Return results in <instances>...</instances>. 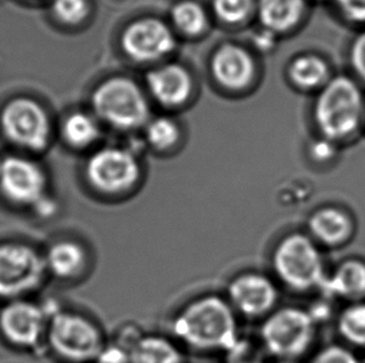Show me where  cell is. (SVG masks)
<instances>
[{
  "instance_id": "cell-27",
  "label": "cell",
  "mask_w": 365,
  "mask_h": 363,
  "mask_svg": "<svg viewBox=\"0 0 365 363\" xmlns=\"http://www.w3.org/2000/svg\"><path fill=\"white\" fill-rule=\"evenodd\" d=\"M253 0H213V10L227 24H240L250 16Z\"/></svg>"
},
{
  "instance_id": "cell-21",
  "label": "cell",
  "mask_w": 365,
  "mask_h": 363,
  "mask_svg": "<svg viewBox=\"0 0 365 363\" xmlns=\"http://www.w3.org/2000/svg\"><path fill=\"white\" fill-rule=\"evenodd\" d=\"M128 363H185L178 344L160 335H141L130 349Z\"/></svg>"
},
{
  "instance_id": "cell-31",
  "label": "cell",
  "mask_w": 365,
  "mask_h": 363,
  "mask_svg": "<svg viewBox=\"0 0 365 363\" xmlns=\"http://www.w3.org/2000/svg\"><path fill=\"white\" fill-rule=\"evenodd\" d=\"M349 63L356 80L365 85V29L351 41Z\"/></svg>"
},
{
  "instance_id": "cell-19",
  "label": "cell",
  "mask_w": 365,
  "mask_h": 363,
  "mask_svg": "<svg viewBox=\"0 0 365 363\" xmlns=\"http://www.w3.org/2000/svg\"><path fill=\"white\" fill-rule=\"evenodd\" d=\"M306 10L307 0H258L262 24L274 34L294 29L303 19Z\"/></svg>"
},
{
  "instance_id": "cell-28",
  "label": "cell",
  "mask_w": 365,
  "mask_h": 363,
  "mask_svg": "<svg viewBox=\"0 0 365 363\" xmlns=\"http://www.w3.org/2000/svg\"><path fill=\"white\" fill-rule=\"evenodd\" d=\"M53 11L64 24L78 25L89 15V3L88 0H54Z\"/></svg>"
},
{
  "instance_id": "cell-29",
  "label": "cell",
  "mask_w": 365,
  "mask_h": 363,
  "mask_svg": "<svg viewBox=\"0 0 365 363\" xmlns=\"http://www.w3.org/2000/svg\"><path fill=\"white\" fill-rule=\"evenodd\" d=\"M309 363H361V359L346 344H331L318 349Z\"/></svg>"
},
{
  "instance_id": "cell-30",
  "label": "cell",
  "mask_w": 365,
  "mask_h": 363,
  "mask_svg": "<svg viewBox=\"0 0 365 363\" xmlns=\"http://www.w3.org/2000/svg\"><path fill=\"white\" fill-rule=\"evenodd\" d=\"M336 8L343 19L365 28V0H326Z\"/></svg>"
},
{
  "instance_id": "cell-35",
  "label": "cell",
  "mask_w": 365,
  "mask_h": 363,
  "mask_svg": "<svg viewBox=\"0 0 365 363\" xmlns=\"http://www.w3.org/2000/svg\"><path fill=\"white\" fill-rule=\"evenodd\" d=\"M273 363H299L298 361H294V359H274V362Z\"/></svg>"
},
{
  "instance_id": "cell-5",
  "label": "cell",
  "mask_w": 365,
  "mask_h": 363,
  "mask_svg": "<svg viewBox=\"0 0 365 363\" xmlns=\"http://www.w3.org/2000/svg\"><path fill=\"white\" fill-rule=\"evenodd\" d=\"M45 339L53 354L69 363L96 362L106 344L99 325L73 311L51 314Z\"/></svg>"
},
{
  "instance_id": "cell-26",
  "label": "cell",
  "mask_w": 365,
  "mask_h": 363,
  "mask_svg": "<svg viewBox=\"0 0 365 363\" xmlns=\"http://www.w3.org/2000/svg\"><path fill=\"white\" fill-rule=\"evenodd\" d=\"M225 363H266V351L261 342L240 337L231 349H227Z\"/></svg>"
},
{
  "instance_id": "cell-6",
  "label": "cell",
  "mask_w": 365,
  "mask_h": 363,
  "mask_svg": "<svg viewBox=\"0 0 365 363\" xmlns=\"http://www.w3.org/2000/svg\"><path fill=\"white\" fill-rule=\"evenodd\" d=\"M93 106L98 117L113 127L133 130L150 117L148 100L133 80L111 78L95 90Z\"/></svg>"
},
{
  "instance_id": "cell-3",
  "label": "cell",
  "mask_w": 365,
  "mask_h": 363,
  "mask_svg": "<svg viewBox=\"0 0 365 363\" xmlns=\"http://www.w3.org/2000/svg\"><path fill=\"white\" fill-rule=\"evenodd\" d=\"M271 264L278 281L301 294L321 289L327 276L321 248L308 233L282 236L272 251Z\"/></svg>"
},
{
  "instance_id": "cell-18",
  "label": "cell",
  "mask_w": 365,
  "mask_h": 363,
  "mask_svg": "<svg viewBox=\"0 0 365 363\" xmlns=\"http://www.w3.org/2000/svg\"><path fill=\"white\" fill-rule=\"evenodd\" d=\"M48 274L59 280H73L83 275L89 254L83 244L73 239H60L48 248L44 254Z\"/></svg>"
},
{
  "instance_id": "cell-20",
  "label": "cell",
  "mask_w": 365,
  "mask_h": 363,
  "mask_svg": "<svg viewBox=\"0 0 365 363\" xmlns=\"http://www.w3.org/2000/svg\"><path fill=\"white\" fill-rule=\"evenodd\" d=\"M288 76L292 84L304 91H319L333 78L331 66L326 60L311 53L299 55L292 61Z\"/></svg>"
},
{
  "instance_id": "cell-9",
  "label": "cell",
  "mask_w": 365,
  "mask_h": 363,
  "mask_svg": "<svg viewBox=\"0 0 365 363\" xmlns=\"http://www.w3.org/2000/svg\"><path fill=\"white\" fill-rule=\"evenodd\" d=\"M5 136L20 147L41 151L49 143L50 120L34 100L19 98L5 105L0 116Z\"/></svg>"
},
{
  "instance_id": "cell-25",
  "label": "cell",
  "mask_w": 365,
  "mask_h": 363,
  "mask_svg": "<svg viewBox=\"0 0 365 363\" xmlns=\"http://www.w3.org/2000/svg\"><path fill=\"white\" fill-rule=\"evenodd\" d=\"M146 138L153 147L168 149L178 143L180 128L178 123L171 118H155L148 122L146 127Z\"/></svg>"
},
{
  "instance_id": "cell-34",
  "label": "cell",
  "mask_w": 365,
  "mask_h": 363,
  "mask_svg": "<svg viewBox=\"0 0 365 363\" xmlns=\"http://www.w3.org/2000/svg\"><path fill=\"white\" fill-rule=\"evenodd\" d=\"M256 44L259 49H271L274 44V33L266 29L262 35H257Z\"/></svg>"
},
{
  "instance_id": "cell-17",
  "label": "cell",
  "mask_w": 365,
  "mask_h": 363,
  "mask_svg": "<svg viewBox=\"0 0 365 363\" xmlns=\"http://www.w3.org/2000/svg\"><path fill=\"white\" fill-rule=\"evenodd\" d=\"M146 80L153 98L168 107L181 106L192 93V78L181 65L161 66L151 71Z\"/></svg>"
},
{
  "instance_id": "cell-23",
  "label": "cell",
  "mask_w": 365,
  "mask_h": 363,
  "mask_svg": "<svg viewBox=\"0 0 365 363\" xmlns=\"http://www.w3.org/2000/svg\"><path fill=\"white\" fill-rule=\"evenodd\" d=\"M63 133L69 144L76 148H85L99 138L100 127L93 116L75 112L65 120Z\"/></svg>"
},
{
  "instance_id": "cell-10",
  "label": "cell",
  "mask_w": 365,
  "mask_h": 363,
  "mask_svg": "<svg viewBox=\"0 0 365 363\" xmlns=\"http://www.w3.org/2000/svg\"><path fill=\"white\" fill-rule=\"evenodd\" d=\"M49 319L44 306L34 301L10 300L0 310V335L14 347L34 349L46 337Z\"/></svg>"
},
{
  "instance_id": "cell-2",
  "label": "cell",
  "mask_w": 365,
  "mask_h": 363,
  "mask_svg": "<svg viewBox=\"0 0 365 363\" xmlns=\"http://www.w3.org/2000/svg\"><path fill=\"white\" fill-rule=\"evenodd\" d=\"M313 118L322 137L339 144L365 125V96L361 83L348 75L333 76L318 91Z\"/></svg>"
},
{
  "instance_id": "cell-4",
  "label": "cell",
  "mask_w": 365,
  "mask_h": 363,
  "mask_svg": "<svg viewBox=\"0 0 365 363\" xmlns=\"http://www.w3.org/2000/svg\"><path fill=\"white\" fill-rule=\"evenodd\" d=\"M317 322L309 310L283 306L263 319L259 342L274 359H294L309 352L316 341Z\"/></svg>"
},
{
  "instance_id": "cell-12",
  "label": "cell",
  "mask_w": 365,
  "mask_h": 363,
  "mask_svg": "<svg viewBox=\"0 0 365 363\" xmlns=\"http://www.w3.org/2000/svg\"><path fill=\"white\" fill-rule=\"evenodd\" d=\"M228 302L246 319H264L277 309L279 290L266 274L246 271L236 275L227 285Z\"/></svg>"
},
{
  "instance_id": "cell-22",
  "label": "cell",
  "mask_w": 365,
  "mask_h": 363,
  "mask_svg": "<svg viewBox=\"0 0 365 363\" xmlns=\"http://www.w3.org/2000/svg\"><path fill=\"white\" fill-rule=\"evenodd\" d=\"M336 327L346 346L365 349V301L346 304L336 316Z\"/></svg>"
},
{
  "instance_id": "cell-1",
  "label": "cell",
  "mask_w": 365,
  "mask_h": 363,
  "mask_svg": "<svg viewBox=\"0 0 365 363\" xmlns=\"http://www.w3.org/2000/svg\"><path fill=\"white\" fill-rule=\"evenodd\" d=\"M173 332L197 351L226 352L240 340L237 312L227 299L216 294L193 299L175 315Z\"/></svg>"
},
{
  "instance_id": "cell-36",
  "label": "cell",
  "mask_w": 365,
  "mask_h": 363,
  "mask_svg": "<svg viewBox=\"0 0 365 363\" xmlns=\"http://www.w3.org/2000/svg\"><path fill=\"white\" fill-rule=\"evenodd\" d=\"M361 363H365V354H364V357H363V359H361Z\"/></svg>"
},
{
  "instance_id": "cell-11",
  "label": "cell",
  "mask_w": 365,
  "mask_h": 363,
  "mask_svg": "<svg viewBox=\"0 0 365 363\" xmlns=\"http://www.w3.org/2000/svg\"><path fill=\"white\" fill-rule=\"evenodd\" d=\"M48 178L38 163L10 156L0 162V193L18 206L34 208L46 196Z\"/></svg>"
},
{
  "instance_id": "cell-32",
  "label": "cell",
  "mask_w": 365,
  "mask_h": 363,
  "mask_svg": "<svg viewBox=\"0 0 365 363\" xmlns=\"http://www.w3.org/2000/svg\"><path fill=\"white\" fill-rule=\"evenodd\" d=\"M128 359H130V349L119 341L114 344H105L96 362L128 363Z\"/></svg>"
},
{
  "instance_id": "cell-33",
  "label": "cell",
  "mask_w": 365,
  "mask_h": 363,
  "mask_svg": "<svg viewBox=\"0 0 365 363\" xmlns=\"http://www.w3.org/2000/svg\"><path fill=\"white\" fill-rule=\"evenodd\" d=\"M338 146L339 144H336V143L333 142L331 140L322 137L321 140H318V141L312 144V158L318 163L331 162V161L336 158Z\"/></svg>"
},
{
  "instance_id": "cell-24",
  "label": "cell",
  "mask_w": 365,
  "mask_h": 363,
  "mask_svg": "<svg viewBox=\"0 0 365 363\" xmlns=\"http://www.w3.org/2000/svg\"><path fill=\"white\" fill-rule=\"evenodd\" d=\"M171 15L175 26L187 36H197L207 26L206 11L196 1H180L173 6Z\"/></svg>"
},
{
  "instance_id": "cell-8",
  "label": "cell",
  "mask_w": 365,
  "mask_h": 363,
  "mask_svg": "<svg viewBox=\"0 0 365 363\" xmlns=\"http://www.w3.org/2000/svg\"><path fill=\"white\" fill-rule=\"evenodd\" d=\"M90 186L103 196H116L131 191L141 177V168L133 153L118 147L95 152L85 168Z\"/></svg>"
},
{
  "instance_id": "cell-7",
  "label": "cell",
  "mask_w": 365,
  "mask_h": 363,
  "mask_svg": "<svg viewBox=\"0 0 365 363\" xmlns=\"http://www.w3.org/2000/svg\"><path fill=\"white\" fill-rule=\"evenodd\" d=\"M48 274L44 256L20 241L0 243V299H25L39 289Z\"/></svg>"
},
{
  "instance_id": "cell-13",
  "label": "cell",
  "mask_w": 365,
  "mask_h": 363,
  "mask_svg": "<svg viewBox=\"0 0 365 363\" xmlns=\"http://www.w3.org/2000/svg\"><path fill=\"white\" fill-rule=\"evenodd\" d=\"M123 49L136 61H155L170 54L176 45L173 33L161 20L145 18L128 25L123 34Z\"/></svg>"
},
{
  "instance_id": "cell-15",
  "label": "cell",
  "mask_w": 365,
  "mask_h": 363,
  "mask_svg": "<svg viewBox=\"0 0 365 363\" xmlns=\"http://www.w3.org/2000/svg\"><path fill=\"white\" fill-rule=\"evenodd\" d=\"M215 79L227 89L240 90L251 83L255 63L251 55L238 45H223L215 53L211 61Z\"/></svg>"
},
{
  "instance_id": "cell-14",
  "label": "cell",
  "mask_w": 365,
  "mask_h": 363,
  "mask_svg": "<svg viewBox=\"0 0 365 363\" xmlns=\"http://www.w3.org/2000/svg\"><path fill=\"white\" fill-rule=\"evenodd\" d=\"M356 221L349 211L338 206H324L313 211L307 231L319 246L343 248L356 234Z\"/></svg>"
},
{
  "instance_id": "cell-16",
  "label": "cell",
  "mask_w": 365,
  "mask_h": 363,
  "mask_svg": "<svg viewBox=\"0 0 365 363\" xmlns=\"http://www.w3.org/2000/svg\"><path fill=\"white\" fill-rule=\"evenodd\" d=\"M319 290L326 298L346 304L365 301V261L358 258L341 261L327 274Z\"/></svg>"
}]
</instances>
